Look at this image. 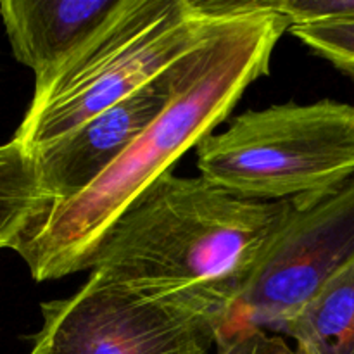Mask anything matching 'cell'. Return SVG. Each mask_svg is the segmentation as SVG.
Wrapping results in <instances>:
<instances>
[{"mask_svg": "<svg viewBox=\"0 0 354 354\" xmlns=\"http://www.w3.org/2000/svg\"><path fill=\"white\" fill-rule=\"evenodd\" d=\"M121 0H0V17L16 61L35 78L75 54Z\"/></svg>", "mask_w": 354, "mask_h": 354, "instance_id": "8", "label": "cell"}, {"mask_svg": "<svg viewBox=\"0 0 354 354\" xmlns=\"http://www.w3.org/2000/svg\"><path fill=\"white\" fill-rule=\"evenodd\" d=\"M196 152L203 178L244 199L324 196L354 178V106L322 99L245 111Z\"/></svg>", "mask_w": 354, "mask_h": 354, "instance_id": "4", "label": "cell"}, {"mask_svg": "<svg viewBox=\"0 0 354 354\" xmlns=\"http://www.w3.org/2000/svg\"><path fill=\"white\" fill-rule=\"evenodd\" d=\"M299 354H354V259L282 327Z\"/></svg>", "mask_w": 354, "mask_h": 354, "instance_id": "9", "label": "cell"}, {"mask_svg": "<svg viewBox=\"0 0 354 354\" xmlns=\"http://www.w3.org/2000/svg\"><path fill=\"white\" fill-rule=\"evenodd\" d=\"M30 354H214L206 317L90 275L64 299L40 304Z\"/></svg>", "mask_w": 354, "mask_h": 354, "instance_id": "5", "label": "cell"}, {"mask_svg": "<svg viewBox=\"0 0 354 354\" xmlns=\"http://www.w3.org/2000/svg\"><path fill=\"white\" fill-rule=\"evenodd\" d=\"M290 33L335 69L354 80V19L290 26Z\"/></svg>", "mask_w": 354, "mask_h": 354, "instance_id": "11", "label": "cell"}, {"mask_svg": "<svg viewBox=\"0 0 354 354\" xmlns=\"http://www.w3.org/2000/svg\"><path fill=\"white\" fill-rule=\"evenodd\" d=\"M178 66L180 61L124 100L31 152L48 204L85 192L144 133L171 102Z\"/></svg>", "mask_w": 354, "mask_h": 354, "instance_id": "7", "label": "cell"}, {"mask_svg": "<svg viewBox=\"0 0 354 354\" xmlns=\"http://www.w3.org/2000/svg\"><path fill=\"white\" fill-rule=\"evenodd\" d=\"M296 201V209L263 251L220 335L242 327L280 332L354 259V178L334 192Z\"/></svg>", "mask_w": 354, "mask_h": 354, "instance_id": "6", "label": "cell"}, {"mask_svg": "<svg viewBox=\"0 0 354 354\" xmlns=\"http://www.w3.org/2000/svg\"><path fill=\"white\" fill-rule=\"evenodd\" d=\"M234 10V0H121L113 16L40 78L14 140L38 151L182 61Z\"/></svg>", "mask_w": 354, "mask_h": 354, "instance_id": "3", "label": "cell"}, {"mask_svg": "<svg viewBox=\"0 0 354 354\" xmlns=\"http://www.w3.org/2000/svg\"><path fill=\"white\" fill-rule=\"evenodd\" d=\"M48 203L33 158L14 138L0 145V249H10Z\"/></svg>", "mask_w": 354, "mask_h": 354, "instance_id": "10", "label": "cell"}, {"mask_svg": "<svg viewBox=\"0 0 354 354\" xmlns=\"http://www.w3.org/2000/svg\"><path fill=\"white\" fill-rule=\"evenodd\" d=\"M290 26L354 19V0H272Z\"/></svg>", "mask_w": 354, "mask_h": 354, "instance_id": "12", "label": "cell"}, {"mask_svg": "<svg viewBox=\"0 0 354 354\" xmlns=\"http://www.w3.org/2000/svg\"><path fill=\"white\" fill-rule=\"evenodd\" d=\"M290 23L272 0H237L209 37L180 61L166 109L85 192L47 204L10 249L35 282L59 280L88 263L121 214L232 114L245 90L270 73Z\"/></svg>", "mask_w": 354, "mask_h": 354, "instance_id": "1", "label": "cell"}, {"mask_svg": "<svg viewBox=\"0 0 354 354\" xmlns=\"http://www.w3.org/2000/svg\"><path fill=\"white\" fill-rule=\"evenodd\" d=\"M214 354H299L286 339L265 328L242 327L218 337Z\"/></svg>", "mask_w": 354, "mask_h": 354, "instance_id": "13", "label": "cell"}, {"mask_svg": "<svg viewBox=\"0 0 354 354\" xmlns=\"http://www.w3.org/2000/svg\"><path fill=\"white\" fill-rule=\"evenodd\" d=\"M296 204L244 199L203 176L169 173L111 227L90 275L206 317L220 335Z\"/></svg>", "mask_w": 354, "mask_h": 354, "instance_id": "2", "label": "cell"}]
</instances>
